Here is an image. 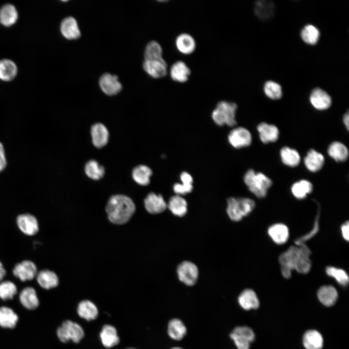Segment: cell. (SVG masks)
<instances>
[{"label": "cell", "mask_w": 349, "mask_h": 349, "mask_svg": "<svg viewBox=\"0 0 349 349\" xmlns=\"http://www.w3.org/2000/svg\"><path fill=\"white\" fill-rule=\"evenodd\" d=\"M99 85L102 92L109 96L118 94L122 89L118 77L108 73H104L100 77Z\"/></svg>", "instance_id": "obj_10"}, {"label": "cell", "mask_w": 349, "mask_h": 349, "mask_svg": "<svg viewBox=\"0 0 349 349\" xmlns=\"http://www.w3.org/2000/svg\"><path fill=\"white\" fill-rule=\"evenodd\" d=\"M318 212L317 216L315 220L314 226L310 231L305 235L298 238L295 241V243L296 245H301L302 244H305V243L309 239L314 237L318 232L319 230V219L320 215V208L319 207L318 209Z\"/></svg>", "instance_id": "obj_46"}, {"label": "cell", "mask_w": 349, "mask_h": 349, "mask_svg": "<svg viewBox=\"0 0 349 349\" xmlns=\"http://www.w3.org/2000/svg\"><path fill=\"white\" fill-rule=\"evenodd\" d=\"M179 280L185 285L191 286L196 283L198 277V270L193 263L185 261L181 263L177 269Z\"/></svg>", "instance_id": "obj_8"}, {"label": "cell", "mask_w": 349, "mask_h": 349, "mask_svg": "<svg viewBox=\"0 0 349 349\" xmlns=\"http://www.w3.org/2000/svg\"><path fill=\"white\" fill-rule=\"evenodd\" d=\"M18 18L17 11L11 4H6L0 8V22L3 26L9 27L14 24Z\"/></svg>", "instance_id": "obj_30"}, {"label": "cell", "mask_w": 349, "mask_h": 349, "mask_svg": "<svg viewBox=\"0 0 349 349\" xmlns=\"http://www.w3.org/2000/svg\"><path fill=\"white\" fill-rule=\"evenodd\" d=\"M182 183H175L173 186V190L176 195L181 196L190 192L192 189L193 181L181 180Z\"/></svg>", "instance_id": "obj_47"}, {"label": "cell", "mask_w": 349, "mask_h": 349, "mask_svg": "<svg viewBox=\"0 0 349 349\" xmlns=\"http://www.w3.org/2000/svg\"><path fill=\"white\" fill-rule=\"evenodd\" d=\"M274 11L275 5L271 1L258 0L255 3L254 12L260 19H270L273 16Z\"/></svg>", "instance_id": "obj_29"}, {"label": "cell", "mask_w": 349, "mask_h": 349, "mask_svg": "<svg viewBox=\"0 0 349 349\" xmlns=\"http://www.w3.org/2000/svg\"><path fill=\"white\" fill-rule=\"evenodd\" d=\"M143 67L145 72L154 79L163 78L167 73V64L163 58L156 60H144Z\"/></svg>", "instance_id": "obj_11"}, {"label": "cell", "mask_w": 349, "mask_h": 349, "mask_svg": "<svg viewBox=\"0 0 349 349\" xmlns=\"http://www.w3.org/2000/svg\"><path fill=\"white\" fill-rule=\"evenodd\" d=\"M84 170L86 174L93 180H99L105 174L104 167L94 159L90 160L86 163Z\"/></svg>", "instance_id": "obj_40"}, {"label": "cell", "mask_w": 349, "mask_h": 349, "mask_svg": "<svg viewBox=\"0 0 349 349\" xmlns=\"http://www.w3.org/2000/svg\"><path fill=\"white\" fill-rule=\"evenodd\" d=\"M302 342L306 349H321L323 347V339L318 331L310 330L304 333Z\"/></svg>", "instance_id": "obj_28"}, {"label": "cell", "mask_w": 349, "mask_h": 349, "mask_svg": "<svg viewBox=\"0 0 349 349\" xmlns=\"http://www.w3.org/2000/svg\"><path fill=\"white\" fill-rule=\"evenodd\" d=\"M167 332L169 336L175 340L182 339L187 333V328L178 318L172 319L168 323Z\"/></svg>", "instance_id": "obj_31"}, {"label": "cell", "mask_w": 349, "mask_h": 349, "mask_svg": "<svg viewBox=\"0 0 349 349\" xmlns=\"http://www.w3.org/2000/svg\"><path fill=\"white\" fill-rule=\"evenodd\" d=\"M19 300L22 305L29 310H34L39 304L36 291L32 287H26L21 291Z\"/></svg>", "instance_id": "obj_26"}, {"label": "cell", "mask_w": 349, "mask_h": 349, "mask_svg": "<svg viewBox=\"0 0 349 349\" xmlns=\"http://www.w3.org/2000/svg\"><path fill=\"white\" fill-rule=\"evenodd\" d=\"M229 336L238 349H249L250 344L255 339V334L253 330L245 326L236 327Z\"/></svg>", "instance_id": "obj_7"}, {"label": "cell", "mask_w": 349, "mask_h": 349, "mask_svg": "<svg viewBox=\"0 0 349 349\" xmlns=\"http://www.w3.org/2000/svg\"><path fill=\"white\" fill-rule=\"evenodd\" d=\"M18 317L13 310L7 307H0V326L4 328L15 327Z\"/></svg>", "instance_id": "obj_35"}, {"label": "cell", "mask_w": 349, "mask_h": 349, "mask_svg": "<svg viewBox=\"0 0 349 349\" xmlns=\"http://www.w3.org/2000/svg\"><path fill=\"white\" fill-rule=\"evenodd\" d=\"M313 190V185L306 180H301L294 183L291 187V191L293 195L298 199L305 198L307 195Z\"/></svg>", "instance_id": "obj_39"}, {"label": "cell", "mask_w": 349, "mask_h": 349, "mask_svg": "<svg viewBox=\"0 0 349 349\" xmlns=\"http://www.w3.org/2000/svg\"><path fill=\"white\" fill-rule=\"evenodd\" d=\"M328 153L329 155L336 161H345L349 156L347 147L339 142H334L329 145Z\"/></svg>", "instance_id": "obj_36"}, {"label": "cell", "mask_w": 349, "mask_h": 349, "mask_svg": "<svg viewBox=\"0 0 349 349\" xmlns=\"http://www.w3.org/2000/svg\"><path fill=\"white\" fill-rule=\"evenodd\" d=\"M144 206L151 214H156L163 212L167 207V204L160 194L149 193L144 200Z\"/></svg>", "instance_id": "obj_14"}, {"label": "cell", "mask_w": 349, "mask_h": 349, "mask_svg": "<svg viewBox=\"0 0 349 349\" xmlns=\"http://www.w3.org/2000/svg\"><path fill=\"white\" fill-rule=\"evenodd\" d=\"M268 232L272 240L277 244L285 243L289 238L288 228L283 223L271 225L268 228Z\"/></svg>", "instance_id": "obj_22"}, {"label": "cell", "mask_w": 349, "mask_h": 349, "mask_svg": "<svg viewBox=\"0 0 349 349\" xmlns=\"http://www.w3.org/2000/svg\"><path fill=\"white\" fill-rule=\"evenodd\" d=\"M317 295L320 302L328 307L334 305L338 298L337 290L330 285L320 287L317 291Z\"/></svg>", "instance_id": "obj_25"}, {"label": "cell", "mask_w": 349, "mask_h": 349, "mask_svg": "<svg viewBox=\"0 0 349 349\" xmlns=\"http://www.w3.org/2000/svg\"><path fill=\"white\" fill-rule=\"evenodd\" d=\"M243 179L249 190L258 198L265 197L272 184L268 176L261 173H255L252 169L245 173Z\"/></svg>", "instance_id": "obj_3"}, {"label": "cell", "mask_w": 349, "mask_h": 349, "mask_svg": "<svg viewBox=\"0 0 349 349\" xmlns=\"http://www.w3.org/2000/svg\"><path fill=\"white\" fill-rule=\"evenodd\" d=\"M175 44L177 49L185 55L191 54L196 48L195 39L187 33L179 34L175 39Z\"/></svg>", "instance_id": "obj_19"}, {"label": "cell", "mask_w": 349, "mask_h": 349, "mask_svg": "<svg viewBox=\"0 0 349 349\" xmlns=\"http://www.w3.org/2000/svg\"><path fill=\"white\" fill-rule=\"evenodd\" d=\"M280 156L283 163L289 167L298 166L301 161V157L298 151L289 147H283L280 151Z\"/></svg>", "instance_id": "obj_38"}, {"label": "cell", "mask_w": 349, "mask_h": 349, "mask_svg": "<svg viewBox=\"0 0 349 349\" xmlns=\"http://www.w3.org/2000/svg\"><path fill=\"white\" fill-rule=\"evenodd\" d=\"M228 139L230 144L236 148H241L249 146L252 141L250 131L243 127L233 129L229 133Z\"/></svg>", "instance_id": "obj_9"}, {"label": "cell", "mask_w": 349, "mask_h": 349, "mask_svg": "<svg viewBox=\"0 0 349 349\" xmlns=\"http://www.w3.org/2000/svg\"><path fill=\"white\" fill-rule=\"evenodd\" d=\"M343 122L344 125H345L346 128L347 130H349V111H347L346 113H345L343 117Z\"/></svg>", "instance_id": "obj_50"}, {"label": "cell", "mask_w": 349, "mask_h": 349, "mask_svg": "<svg viewBox=\"0 0 349 349\" xmlns=\"http://www.w3.org/2000/svg\"><path fill=\"white\" fill-rule=\"evenodd\" d=\"M264 91L266 95L270 99H278L282 96V90L281 85L272 81H267L264 84Z\"/></svg>", "instance_id": "obj_44"}, {"label": "cell", "mask_w": 349, "mask_h": 349, "mask_svg": "<svg viewBox=\"0 0 349 349\" xmlns=\"http://www.w3.org/2000/svg\"><path fill=\"white\" fill-rule=\"evenodd\" d=\"M100 337L103 345L107 348H112L120 342L116 329L110 325H104L100 333Z\"/></svg>", "instance_id": "obj_23"}, {"label": "cell", "mask_w": 349, "mask_h": 349, "mask_svg": "<svg viewBox=\"0 0 349 349\" xmlns=\"http://www.w3.org/2000/svg\"><path fill=\"white\" fill-rule=\"evenodd\" d=\"M16 292V287L13 282L6 281L0 283V298L3 300L12 299Z\"/></svg>", "instance_id": "obj_45"}, {"label": "cell", "mask_w": 349, "mask_h": 349, "mask_svg": "<svg viewBox=\"0 0 349 349\" xmlns=\"http://www.w3.org/2000/svg\"><path fill=\"white\" fill-rule=\"evenodd\" d=\"M163 50L160 44L156 41H151L146 45L144 51V60H156L163 58Z\"/></svg>", "instance_id": "obj_42"}, {"label": "cell", "mask_w": 349, "mask_h": 349, "mask_svg": "<svg viewBox=\"0 0 349 349\" xmlns=\"http://www.w3.org/2000/svg\"><path fill=\"white\" fill-rule=\"evenodd\" d=\"M60 340L66 343L69 340L78 343L83 338L84 333L82 327L78 323L67 320L63 321L57 331Z\"/></svg>", "instance_id": "obj_6"}, {"label": "cell", "mask_w": 349, "mask_h": 349, "mask_svg": "<svg viewBox=\"0 0 349 349\" xmlns=\"http://www.w3.org/2000/svg\"><path fill=\"white\" fill-rule=\"evenodd\" d=\"M171 349H182V348H180V347H177L172 348H171Z\"/></svg>", "instance_id": "obj_52"}, {"label": "cell", "mask_w": 349, "mask_h": 349, "mask_svg": "<svg viewBox=\"0 0 349 349\" xmlns=\"http://www.w3.org/2000/svg\"><path fill=\"white\" fill-rule=\"evenodd\" d=\"M239 305L245 310L256 309L259 306V301L255 292L251 289L244 290L238 297Z\"/></svg>", "instance_id": "obj_21"}, {"label": "cell", "mask_w": 349, "mask_h": 349, "mask_svg": "<svg viewBox=\"0 0 349 349\" xmlns=\"http://www.w3.org/2000/svg\"><path fill=\"white\" fill-rule=\"evenodd\" d=\"M310 101L312 106L317 110H325L330 107L332 99L330 95L319 88L314 89L310 95Z\"/></svg>", "instance_id": "obj_15"}, {"label": "cell", "mask_w": 349, "mask_h": 349, "mask_svg": "<svg viewBox=\"0 0 349 349\" xmlns=\"http://www.w3.org/2000/svg\"><path fill=\"white\" fill-rule=\"evenodd\" d=\"M60 31L63 36L68 40H76L81 36L77 21L72 16L66 17L62 20Z\"/></svg>", "instance_id": "obj_16"}, {"label": "cell", "mask_w": 349, "mask_h": 349, "mask_svg": "<svg viewBox=\"0 0 349 349\" xmlns=\"http://www.w3.org/2000/svg\"><path fill=\"white\" fill-rule=\"evenodd\" d=\"M227 203V213L230 219L235 222L239 221L247 216L255 206L254 201L248 198L230 197Z\"/></svg>", "instance_id": "obj_5"}, {"label": "cell", "mask_w": 349, "mask_h": 349, "mask_svg": "<svg viewBox=\"0 0 349 349\" xmlns=\"http://www.w3.org/2000/svg\"><path fill=\"white\" fill-rule=\"evenodd\" d=\"M7 164L4 147L0 143V172L2 171L6 167Z\"/></svg>", "instance_id": "obj_48"}, {"label": "cell", "mask_w": 349, "mask_h": 349, "mask_svg": "<svg viewBox=\"0 0 349 349\" xmlns=\"http://www.w3.org/2000/svg\"><path fill=\"white\" fill-rule=\"evenodd\" d=\"M311 254L305 244L289 247L279 257L282 275L289 279L293 270L300 273H307L311 268Z\"/></svg>", "instance_id": "obj_1"}, {"label": "cell", "mask_w": 349, "mask_h": 349, "mask_svg": "<svg viewBox=\"0 0 349 349\" xmlns=\"http://www.w3.org/2000/svg\"><path fill=\"white\" fill-rule=\"evenodd\" d=\"M341 230L342 237L346 241H348L349 240V223L348 221L345 222L342 225Z\"/></svg>", "instance_id": "obj_49"}, {"label": "cell", "mask_w": 349, "mask_h": 349, "mask_svg": "<svg viewBox=\"0 0 349 349\" xmlns=\"http://www.w3.org/2000/svg\"><path fill=\"white\" fill-rule=\"evenodd\" d=\"M261 141L265 143L276 142L279 135L278 128L274 125L265 122L260 123L257 127Z\"/></svg>", "instance_id": "obj_20"}, {"label": "cell", "mask_w": 349, "mask_h": 349, "mask_svg": "<svg viewBox=\"0 0 349 349\" xmlns=\"http://www.w3.org/2000/svg\"><path fill=\"white\" fill-rule=\"evenodd\" d=\"M14 276L24 282L32 280L37 275L35 264L30 260H24L16 264L13 270Z\"/></svg>", "instance_id": "obj_12"}, {"label": "cell", "mask_w": 349, "mask_h": 349, "mask_svg": "<svg viewBox=\"0 0 349 349\" xmlns=\"http://www.w3.org/2000/svg\"><path fill=\"white\" fill-rule=\"evenodd\" d=\"M6 274V271L3 268L2 263L0 262V281L4 277Z\"/></svg>", "instance_id": "obj_51"}, {"label": "cell", "mask_w": 349, "mask_h": 349, "mask_svg": "<svg viewBox=\"0 0 349 349\" xmlns=\"http://www.w3.org/2000/svg\"><path fill=\"white\" fill-rule=\"evenodd\" d=\"M152 174V170L144 165H139L135 167L132 172L134 180L142 186H146L149 184Z\"/></svg>", "instance_id": "obj_34"}, {"label": "cell", "mask_w": 349, "mask_h": 349, "mask_svg": "<svg viewBox=\"0 0 349 349\" xmlns=\"http://www.w3.org/2000/svg\"><path fill=\"white\" fill-rule=\"evenodd\" d=\"M92 142L97 148L105 146L109 141V133L107 127L101 123L94 124L91 129Z\"/></svg>", "instance_id": "obj_17"}, {"label": "cell", "mask_w": 349, "mask_h": 349, "mask_svg": "<svg viewBox=\"0 0 349 349\" xmlns=\"http://www.w3.org/2000/svg\"><path fill=\"white\" fill-rule=\"evenodd\" d=\"M167 207L173 214L179 217L184 216L187 211V203L181 196L175 195L171 197Z\"/></svg>", "instance_id": "obj_33"}, {"label": "cell", "mask_w": 349, "mask_h": 349, "mask_svg": "<svg viewBox=\"0 0 349 349\" xmlns=\"http://www.w3.org/2000/svg\"><path fill=\"white\" fill-rule=\"evenodd\" d=\"M237 105L232 102L221 101L219 102L214 110L211 117L214 122L218 125H224L233 127L237 124L236 113Z\"/></svg>", "instance_id": "obj_4"}, {"label": "cell", "mask_w": 349, "mask_h": 349, "mask_svg": "<svg viewBox=\"0 0 349 349\" xmlns=\"http://www.w3.org/2000/svg\"><path fill=\"white\" fill-rule=\"evenodd\" d=\"M190 74V70L187 64L182 61L174 62L170 69L171 79L174 81L183 83L187 81Z\"/></svg>", "instance_id": "obj_18"}, {"label": "cell", "mask_w": 349, "mask_h": 349, "mask_svg": "<svg viewBox=\"0 0 349 349\" xmlns=\"http://www.w3.org/2000/svg\"><path fill=\"white\" fill-rule=\"evenodd\" d=\"M326 274L333 278L341 286H345L349 283V276L347 272L342 269L329 266L326 268Z\"/></svg>", "instance_id": "obj_43"}, {"label": "cell", "mask_w": 349, "mask_h": 349, "mask_svg": "<svg viewBox=\"0 0 349 349\" xmlns=\"http://www.w3.org/2000/svg\"><path fill=\"white\" fill-rule=\"evenodd\" d=\"M127 349H133V348H127Z\"/></svg>", "instance_id": "obj_53"}, {"label": "cell", "mask_w": 349, "mask_h": 349, "mask_svg": "<svg viewBox=\"0 0 349 349\" xmlns=\"http://www.w3.org/2000/svg\"><path fill=\"white\" fill-rule=\"evenodd\" d=\"M136 208L133 201L128 196L117 194L111 196L106 206L109 220L116 224H123L130 220Z\"/></svg>", "instance_id": "obj_2"}, {"label": "cell", "mask_w": 349, "mask_h": 349, "mask_svg": "<svg viewBox=\"0 0 349 349\" xmlns=\"http://www.w3.org/2000/svg\"><path fill=\"white\" fill-rule=\"evenodd\" d=\"M36 276L37 282L44 289H49L58 285V277L53 271L48 270H42L37 273Z\"/></svg>", "instance_id": "obj_27"}, {"label": "cell", "mask_w": 349, "mask_h": 349, "mask_svg": "<svg viewBox=\"0 0 349 349\" xmlns=\"http://www.w3.org/2000/svg\"><path fill=\"white\" fill-rule=\"evenodd\" d=\"M304 162L308 170L312 172L319 171L324 163L322 154L314 149H310L304 159Z\"/></svg>", "instance_id": "obj_24"}, {"label": "cell", "mask_w": 349, "mask_h": 349, "mask_svg": "<svg viewBox=\"0 0 349 349\" xmlns=\"http://www.w3.org/2000/svg\"><path fill=\"white\" fill-rule=\"evenodd\" d=\"M17 69L16 64L9 59L0 61V79L8 81L13 79L16 75Z\"/></svg>", "instance_id": "obj_37"}, {"label": "cell", "mask_w": 349, "mask_h": 349, "mask_svg": "<svg viewBox=\"0 0 349 349\" xmlns=\"http://www.w3.org/2000/svg\"><path fill=\"white\" fill-rule=\"evenodd\" d=\"M77 312L80 317L87 321L95 319L98 315L96 306L89 300L80 301L78 304Z\"/></svg>", "instance_id": "obj_32"}, {"label": "cell", "mask_w": 349, "mask_h": 349, "mask_svg": "<svg viewBox=\"0 0 349 349\" xmlns=\"http://www.w3.org/2000/svg\"><path fill=\"white\" fill-rule=\"evenodd\" d=\"M319 35L318 29L311 24H307L305 26L301 32V36L303 41L305 43L312 45L317 43Z\"/></svg>", "instance_id": "obj_41"}, {"label": "cell", "mask_w": 349, "mask_h": 349, "mask_svg": "<svg viewBox=\"0 0 349 349\" xmlns=\"http://www.w3.org/2000/svg\"><path fill=\"white\" fill-rule=\"evenodd\" d=\"M16 223L20 230L27 235H34L39 230L37 219L30 214L18 215L16 218Z\"/></svg>", "instance_id": "obj_13"}]
</instances>
